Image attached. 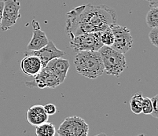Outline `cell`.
<instances>
[{
    "mask_svg": "<svg viewBox=\"0 0 158 136\" xmlns=\"http://www.w3.org/2000/svg\"><path fill=\"white\" fill-rule=\"evenodd\" d=\"M33 33L31 39L27 46V51H37L42 49L49 43L46 33L41 29L38 21L33 20L32 21Z\"/></svg>",
    "mask_w": 158,
    "mask_h": 136,
    "instance_id": "10",
    "label": "cell"
},
{
    "mask_svg": "<svg viewBox=\"0 0 158 136\" xmlns=\"http://www.w3.org/2000/svg\"><path fill=\"white\" fill-rule=\"evenodd\" d=\"M94 136H107V134H105V133H99V134H96V135Z\"/></svg>",
    "mask_w": 158,
    "mask_h": 136,
    "instance_id": "24",
    "label": "cell"
},
{
    "mask_svg": "<svg viewBox=\"0 0 158 136\" xmlns=\"http://www.w3.org/2000/svg\"><path fill=\"white\" fill-rule=\"evenodd\" d=\"M136 136H146V135H145L144 134H138V135H136Z\"/></svg>",
    "mask_w": 158,
    "mask_h": 136,
    "instance_id": "25",
    "label": "cell"
},
{
    "mask_svg": "<svg viewBox=\"0 0 158 136\" xmlns=\"http://www.w3.org/2000/svg\"><path fill=\"white\" fill-rule=\"evenodd\" d=\"M27 121L31 125L39 126L44 123L47 122L49 116L46 113L44 105L36 104L30 107L27 111Z\"/></svg>",
    "mask_w": 158,
    "mask_h": 136,
    "instance_id": "12",
    "label": "cell"
},
{
    "mask_svg": "<svg viewBox=\"0 0 158 136\" xmlns=\"http://www.w3.org/2000/svg\"><path fill=\"white\" fill-rule=\"evenodd\" d=\"M24 54L25 55L26 54H31V55H35L36 57H38L40 59V61H42L43 66L44 68L53 59L62 58L63 56L64 55V52L61 51V50H59L58 48H57L53 41H49L48 43L44 48L40 49V51H27L26 52L24 53Z\"/></svg>",
    "mask_w": 158,
    "mask_h": 136,
    "instance_id": "9",
    "label": "cell"
},
{
    "mask_svg": "<svg viewBox=\"0 0 158 136\" xmlns=\"http://www.w3.org/2000/svg\"><path fill=\"white\" fill-rule=\"evenodd\" d=\"M63 83L64 81L61 80V77L52 68H50L48 65H46L38 75L33 77L32 80L27 81L25 84L28 87H38L40 89H44L56 88Z\"/></svg>",
    "mask_w": 158,
    "mask_h": 136,
    "instance_id": "6",
    "label": "cell"
},
{
    "mask_svg": "<svg viewBox=\"0 0 158 136\" xmlns=\"http://www.w3.org/2000/svg\"><path fill=\"white\" fill-rule=\"evenodd\" d=\"M102 47L100 32L82 34L70 39V47L75 52L99 51Z\"/></svg>",
    "mask_w": 158,
    "mask_h": 136,
    "instance_id": "5",
    "label": "cell"
},
{
    "mask_svg": "<svg viewBox=\"0 0 158 136\" xmlns=\"http://www.w3.org/2000/svg\"><path fill=\"white\" fill-rule=\"evenodd\" d=\"M153 111V103H152L151 98L148 97H143V113L145 115H151Z\"/></svg>",
    "mask_w": 158,
    "mask_h": 136,
    "instance_id": "18",
    "label": "cell"
},
{
    "mask_svg": "<svg viewBox=\"0 0 158 136\" xmlns=\"http://www.w3.org/2000/svg\"><path fill=\"white\" fill-rule=\"evenodd\" d=\"M44 108L46 112V113L48 116L54 115L57 113V107L55 106V105L52 104V103L46 104L45 105H44Z\"/></svg>",
    "mask_w": 158,
    "mask_h": 136,
    "instance_id": "20",
    "label": "cell"
},
{
    "mask_svg": "<svg viewBox=\"0 0 158 136\" xmlns=\"http://www.w3.org/2000/svg\"><path fill=\"white\" fill-rule=\"evenodd\" d=\"M66 31L70 39L82 34L101 32L116 22V13L105 5L84 4L66 14Z\"/></svg>",
    "mask_w": 158,
    "mask_h": 136,
    "instance_id": "1",
    "label": "cell"
},
{
    "mask_svg": "<svg viewBox=\"0 0 158 136\" xmlns=\"http://www.w3.org/2000/svg\"><path fill=\"white\" fill-rule=\"evenodd\" d=\"M21 68L23 73L28 76L35 77L44 68L42 61L35 55L26 54L21 61Z\"/></svg>",
    "mask_w": 158,
    "mask_h": 136,
    "instance_id": "11",
    "label": "cell"
},
{
    "mask_svg": "<svg viewBox=\"0 0 158 136\" xmlns=\"http://www.w3.org/2000/svg\"><path fill=\"white\" fill-rule=\"evenodd\" d=\"M110 28L114 35V43L111 48L121 54H126L133 46V38L130 30L116 24L112 25Z\"/></svg>",
    "mask_w": 158,
    "mask_h": 136,
    "instance_id": "7",
    "label": "cell"
},
{
    "mask_svg": "<svg viewBox=\"0 0 158 136\" xmlns=\"http://www.w3.org/2000/svg\"><path fill=\"white\" fill-rule=\"evenodd\" d=\"M3 14L0 28L2 31L10 30L19 19L21 4L18 0H3Z\"/></svg>",
    "mask_w": 158,
    "mask_h": 136,
    "instance_id": "8",
    "label": "cell"
},
{
    "mask_svg": "<svg viewBox=\"0 0 158 136\" xmlns=\"http://www.w3.org/2000/svg\"><path fill=\"white\" fill-rule=\"evenodd\" d=\"M152 103H153V111L151 115L155 118L158 119V94L155 95L151 98Z\"/></svg>",
    "mask_w": 158,
    "mask_h": 136,
    "instance_id": "21",
    "label": "cell"
},
{
    "mask_svg": "<svg viewBox=\"0 0 158 136\" xmlns=\"http://www.w3.org/2000/svg\"><path fill=\"white\" fill-rule=\"evenodd\" d=\"M88 124L77 116L66 117L60 124L57 132L58 136H88Z\"/></svg>",
    "mask_w": 158,
    "mask_h": 136,
    "instance_id": "4",
    "label": "cell"
},
{
    "mask_svg": "<svg viewBox=\"0 0 158 136\" xmlns=\"http://www.w3.org/2000/svg\"><path fill=\"white\" fill-rule=\"evenodd\" d=\"M149 2V6L151 8L153 7H158V0H146Z\"/></svg>",
    "mask_w": 158,
    "mask_h": 136,
    "instance_id": "22",
    "label": "cell"
},
{
    "mask_svg": "<svg viewBox=\"0 0 158 136\" xmlns=\"http://www.w3.org/2000/svg\"><path fill=\"white\" fill-rule=\"evenodd\" d=\"M143 96L142 93H137L131 98L130 108L131 112L135 114L142 113L143 112Z\"/></svg>",
    "mask_w": 158,
    "mask_h": 136,
    "instance_id": "15",
    "label": "cell"
},
{
    "mask_svg": "<svg viewBox=\"0 0 158 136\" xmlns=\"http://www.w3.org/2000/svg\"><path fill=\"white\" fill-rule=\"evenodd\" d=\"M146 21L150 28H158V7L149 10L146 17Z\"/></svg>",
    "mask_w": 158,
    "mask_h": 136,
    "instance_id": "16",
    "label": "cell"
},
{
    "mask_svg": "<svg viewBox=\"0 0 158 136\" xmlns=\"http://www.w3.org/2000/svg\"><path fill=\"white\" fill-rule=\"evenodd\" d=\"M76 71L90 80L101 76L105 72L102 59L98 51H81L74 57Z\"/></svg>",
    "mask_w": 158,
    "mask_h": 136,
    "instance_id": "2",
    "label": "cell"
},
{
    "mask_svg": "<svg viewBox=\"0 0 158 136\" xmlns=\"http://www.w3.org/2000/svg\"><path fill=\"white\" fill-rule=\"evenodd\" d=\"M98 52L101 54L106 74L120 77L123 70L127 68L124 54L106 46H103Z\"/></svg>",
    "mask_w": 158,
    "mask_h": 136,
    "instance_id": "3",
    "label": "cell"
},
{
    "mask_svg": "<svg viewBox=\"0 0 158 136\" xmlns=\"http://www.w3.org/2000/svg\"><path fill=\"white\" fill-rule=\"evenodd\" d=\"M149 39L151 43L158 48V28H152L149 33Z\"/></svg>",
    "mask_w": 158,
    "mask_h": 136,
    "instance_id": "19",
    "label": "cell"
},
{
    "mask_svg": "<svg viewBox=\"0 0 158 136\" xmlns=\"http://www.w3.org/2000/svg\"><path fill=\"white\" fill-rule=\"evenodd\" d=\"M47 65L52 68L56 73L61 77V80L64 81V80L67 77V73H68V71L70 67L69 61L68 60L62 58H55V59H53L52 61H50Z\"/></svg>",
    "mask_w": 158,
    "mask_h": 136,
    "instance_id": "13",
    "label": "cell"
},
{
    "mask_svg": "<svg viewBox=\"0 0 158 136\" xmlns=\"http://www.w3.org/2000/svg\"><path fill=\"white\" fill-rule=\"evenodd\" d=\"M56 128L51 122H45L35 127L36 136H55Z\"/></svg>",
    "mask_w": 158,
    "mask_h": 136,
    "instance_id": "14",
    "label": "cell"
},
{
    "mask_svg": "<svg viewBox=\"0 0 158 136\" xmlns=\"http://www.w3.org/2000/svg\"><path fill=\"white\" fill-rule=\"evenodd\" d=\"M3 7H4V1H1V2H0V25H1V23H2V20Z\"/></svg>",
    "mask_w": 158,
    "mask_h": 136,
    "instance_id": "23",
    "label": "cell"
},
{
    "mask_svg": "<svg viewBox=\"0 0 158 136\" xmlns=\"http://www.w3.org/2000/svg\"><path fill=\"white\" fill-rule=\"evenodd\" d=\"M100 38L103 46L111 47L114 43V35L110 27L100 32Z\"/></svg>",
    "mask_w": 158,
    "mask_h": 136,
    "instance_id": "17",
    "label": "cell"
}]
</instances>
